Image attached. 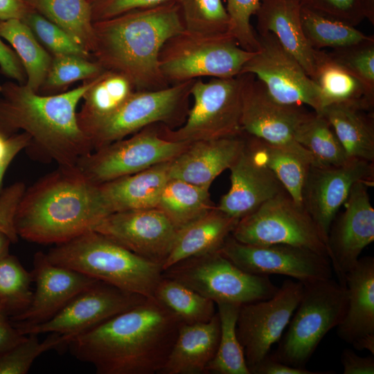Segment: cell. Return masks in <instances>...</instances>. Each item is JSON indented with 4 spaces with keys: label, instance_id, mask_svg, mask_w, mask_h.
<instances>
[{
    "label": "cell",
    "instance_id": "obj_1",
    "mask_svg": "<svg viewBox=\"0 0 374 374\" xmlns=\"http://www.w3.org/2000/svg\"><path fill=\"white\" fill-rule=\"evenodd\" d=\"M181 320L154 297L75 337L68 346L98 374L161 373Z\"/></svg>",
    "mask_w": 374,
    "mask_h": 374
},
{
    "label": "cell",
    "instance_id": "obj_2",
    "mask_svg": "<svg viewBox=\"0 0 374 374\" xmlns=\"http://www.w3.org/2000/svg\"><path fill=\"white\" fill-rule=\"evenodd\" d=\"M94 78L52 95H42L17 82L1 84L0 133L9 137L24 132L30 138L26 149L33 156L60 167H75L92 152L78 125L76 109Z\"/></svg>",
    "mask_w": 374,
    "mask_h": 374
},
{
    "label": "cell",
    "instance_id": "obj_3",
    "mask_svg": "<svg viewBox=\"0 0 374 374\" xmlns=\"http://www.w3.org/2000/svg\"><path fill=\"white\" fill-rule=\"evenodd\" d=\"M110 213L99 184L75 167L58 166L25 189L13 224L24 240L55 245L93 230Z\"/></svg>",
    "mask_w": 374,
    "mask_h": 374
},
{
    "label": "cell",
    "instance_id": "obj_4",
    "mask_svg": "<svg viewBox=\"0 0 374 374\" xmlns=\"http://www.w3.org/2000/svg\"><path fill=\"white\" fill-rule=\"evenodd\" d=\"M93 26L91 55L103 69L125 76L135 91L170 86L159 56L165 42L185 29L177 1L94 21Z\"/></svg>",
    "mask_w": 374,
    "mask_h": 374
},
{
    "label": "cell",
    "instance_id": "obj_5",
    "mask_svg": "<svg viewBox=\"0 0 374 374\" xmlns=\"http://www.w3.org/2000/svg\"><path fill=\"white\" fill-rule=\"evenodd\" d=\"M46 254L55 265L146 298L154 297L163 274L161 264L138 256L94 230L55 244Z\"/></svg>",
    "mask_w": 374,
    "mask_h": 374
},
{
    "label": "cell",
    "instance_id": "obj_6",
    "mask_svg": "<svg viewBox=\"0 0 374 374\" xmlns=\"http://www.w3.org/2000/svg\"><path fill=\"white\" fill-rule=\"evenodd\" d=\"M303 284V294L289 323L270 355L285 364L305 368L320 341L342 321L347 290L332 278Z\"/></svg>",
    "mask_w": 374,
    "mask_h": 374
},
{
    "label": "cell",
    "instance_id": "obj_7",
    "mask_svg": "<svg viewBox=\"0 0 374 374\" xmlns=\"http://www.w3.org/2000/svg\"><path fill=\"white\" fill-rule=\"evenodd\" d=\"M255 53L241 48L228 33L202 34L184 29L163 45L159 64L170 85L206 76L230 78L240 74Z\"/></svg>",
    "mask_w": 374,
    "mask_h": 374
},
{
    "label": "cell",
    "instance_id": "obj_8",
    "mask_svg": "<svg viewBox=\"0 0 374 374\" xmlns=\"http://www.w3.org/2000/svg\"><path fill=\"white\" fill-rule=\"evenodd\" d=\"M163 276L176 280L215 303L242 305L267 299L278 288L268 276L247 273L219 251L182 260L166 269Z\"/></svg>",
    "mask_w": 374,
    "mask_h": 374
},
{
    "label": "cell",
    "instance_id": "obj_9",
    "mask_svg": "<svg viewBox=\"0 0 374 374\" xmlns=\"http://www.w3.org/2000/svg\"><path fill=\"white\" fill-rule=\"evenodd\" d=\"M244 75L230 78H214L208 82L194 80L190 96L194 103L183 125L176 130L159 129L165 139L192 143L242 134L240 126L242 93Z\"/></svg>",
    "mask_w": 374,
    "mask_h": 374
},
{
    "label": "cell",
    "instance_id": "obj_10",
    "mask_svg": "<svg viewBox=\"0 0 374 374\" xmlns=\"http://www.w3.org/2000/svg\"><path fill=\"white\" fill-rule=\"evenodd\" d=\"M231 235L255 245L285 244L308 249L328 258L327 246L311 216L287 191L241 218Z\"/></svg>",
    "mask_w": 374,
    "mask_h": 374
},
{
    "label": "cell",
    "instance_id": "obj_11",
    "mask_svg": "<svg viewBox=\"0 0 374 374\" xmlns=\"http://www.w3.org/2000/svg\"><path fill=\"white\" fill-rule=\"evenodd\" d=\"M150 126L82 157L76 169L90 181L101 184L170 161L190 143L168 140Z\"/></svg>",
    "mask_w": 374,
    "mask_h": 374
},
{
    "label": "cell",
    "instance_id": "obj_12",
    "mask_svg": "<svg viewBox=\"0 0 374 374\" xmlns=\"http://www.w3.org/2000/svg\"><path fill=\"white\" fill-rule=\"evenodd\" d=\"M194 80L134 91L114 114L85 132L92 152L157 123H170L181 116Z\"/></svg>",
    "mask_w": 374,
    "mask_h": 374
},
{
    "label": "cell",
    "instance_id": "obj_13",
    "mask_svg": "<svg viewBox=\"0 0 374 374\" xmlns=\"http://www.w3.org/2000/svg\"><path fill=\"white\" fill-rule=\"evenodd\" d=\"M257 37L259 49L244 64L240 74L253 75L277 103L293 106L305 105L320 112L319 87L299 62L271 33H257Z\"/></svg>",
    "mask_w": 374,
    "mask_h": 374
},
{
    "label": "cell",
    "instance_id": "obj_14",
    "mask_svg": "<svg viewBox=\"0 0 374 374\" xmlns=\"http://www.w3.org/2000/svg\"><path fill=\"white\" fill-rule=\"evenodd\" d=\"M303 290L301 282L286 279L271 297L240 305L236 333L249 371L279 341L299 303Z\"/></svg>",
    "mask_w": 374,
    "mask_h": 374
},
{
    "label": "cell",
    "instance_id": "obj_15",
    "mask_svg": "<svg viewBox=\"0 0 374 374\" xmlns=\"http://www.w3.org/2000/svg\"><path fill=\"white\" fill-rule=\"evenodd\" d=\"M244 75L240 116L242 132L290 151L314 166L310 153L294 139L299 126L310 112L302 106L277 103L253 75Z\"/></svg>",
    "mask_w": 374,
    "mask_h": 374
},
{
    "label": "cell",
    "instance_id": "obj_16",
    "mask_svg": "<svg viewBox=\"0 0 374 374\" xmlns=\"http://www.w3.org/2000/svg\"><path fill=\"white\" fill-rule=\"evenodd\" d=\"M219 251L237 267L251 274L284 275L302 283L332 276L328 258L297 246L248 244L230 235Z\"/></svg>",
    "mask_w": 374,
    "mask_h": 374
},
{
    "label": "cell",
    "instance_id": "obj_17",
    "mask_svg": "<svg viewBox=\"0 0 374 374\" xmlns=\"http://www.w3.org/2000/svg\"><path fill=\"white\" fill-rule=\"evenodd\" d=\"M146 297L98 280L74 296L48 321L20 331L23 335L57 332L74 337L142 303Z\"/></svg>",
    "mask_w": 374,
    "mask_h": 374
},
{
    "label": "cell",
    "instance_id": "obj_18",
    "mask_svg": "<svg viewBox=\"0 0 374 374\" xmlns=\"http://www.w3.org/2000/svg\"><path fill=\"white\" fill-rule=\"evenodd\" d=\"M358 181L373 185V163L351 159L339 166H310L302 192V204L327 246L331 224Z\"/></svg>",
    "mask_w": 374,
    "mask_h": 374
},
{
    "label": "cell",
    "instance_id": "obj_19",
    "mask_svg": "<svg viewBox=\"0 0 374 374\" xmlns=\"http://www.w3.org/2000/svg\"><path fill=\"white\" fill-rule=\"evenodd\" d=\"M373 185L358 181L351 188L345 211L332 221L327 240L328 258L339 283L357 262L362 251L374 240V209L368 189Z\"/></svg>",
    "mask_w": 374,
    "mask_h": 374
},
{
    "label": "cell",
    "instance_id": "obj_20",
    "mask_svg": "<svg viewBox=\"0 0 374 374\" xmlns=\"http://www.w3.org/2000/svg\"><path fill=\"white\" fill-rule=\"evenodd\" d=\"M132 252L163 265L177 229L157 208L114 212L94 228Z\"/></svg>",
    "mask_w": 374,
    "mask_h": 374
},
{
    "label": "cell",
    "instance_id": "obj_21",
    "mask_svg": "<svg viewBox=\"0 0 374 374\" xmlns=\"http://www.w3.org/2000/svg\"><path fill=\"white\" fill-rule=\"evenodd\" d=\"M32 273L35 289L31 302L23 313L11 319L19 332L48 321L74 296L98 281L72 269L52 263L42 251L34 255Z\"/></svg>",
    "mask_w": 374,
    "mask_h": 374
},
{
    "label": "cell",
    "instance_id": "obj_22",
    "mask_svg": "<svg viewBox=\"0 0 374 374\" xmlns=\"http://www.w3.org/2000/svg\"><path fill=\"white\" fill-rule=\"evenodd\" d=\"M229 170L230 189L216 208L239 220L286 191L272 171L256 158L246 139L242 152Z\"/></svg>",
    "mask_w": 374,
    "mask_h": 374
},
{
    "label": "cell",
    "instance_id": "obj_23",
    "mask_svg": "<svg viewBox=\"0 0 374 374\" xmlns=\"http://www.w3.org/2000/svg\"><path fill=\"white\" fill-rule=\"evenodd\" d=\"M347 308L337 334L355 350L374 355V258H359L345 276Z\"/></svg>",
    "mask_w": 374,
    "mask_h": 374
},
{
    "label": "cell",
    "instance_id": "obj_24",
    "mask_svg": "<svg viewBox=\"0 0 374 374\" xmlns=\"http://www.w3.org/2000/svg\"><path fill=\"white\" fill-rule=\"evenodd\" d=\"M244 134L192 142L170 161V179L210 188L213 180L229 169L242 152Z\"/></svg>",
    "mask_w": 374,
    "mask_h": 374
},
{
    "label": "cell",
    "instance_id": "obj_25",
    "mask_svg": "<svg viewBox=\"0 0 374 374\" xmlns=\"http://www.w3.org/2000/svg\"><path fill=\"white\" fill-rule=\"evenodd\" d=\"M301 10L299 0H262L255 13L257 33L274 34L312 80L316 49L310 46L303 33Z\"/></svg>",
    "mask_w": 374,
    "mask_h": 374
},
{
    "label": "cell",
    "instance_id": "obj_26",
    "mask_svg": "<svg viewBox=\"0 0 374 374\" xmlns=\"http://www.w3.org/2000/svg\"><path fill=\"white\" fill-rule=\"evenodd\" d=\"M220 335L217 313L208 322L182 323L161 374H202L215 355Z\"/></svg>",
    "mask_w": 374,
    "mask_h": 374
},
{
    "label": "cell",
    "instance_id": "obj_27",
    "mask_svg": "<svg viewBox=\"0 0 374 374\" xmlns=\"http://www.w3.org/2000/svg\"><path fill=\"white\" fill-rule=\"evenodd\" d=\"M170 162L99 184L111 212L156 208L170 179Z\"/></svg>",
    "mask_w": 374,
    "mask_h": 374
},
{
    "label": "cell",
    "instance_id": "obj_28",
    "mask_svg": "<svg viewBox=\"0 0 374 374\" xmlns=\"http://www.w3.org/2000/svg\"><path fill=\"white\" fill-rule=\"evenodd\" d=\"M238 221L214 206L177 231L163 270L182 260L219 251Z\"/></svg>",
    "mask_w": 374,
    "mask_h": 374
},
{
    "label": "cell",
    "instance_id": "obj_29",
    "mask_svg": "<svg viewBox=\"0 0 374 374\" xmlns=\"http://www.w3.org/2000/svg\"><path fill=\"white\" fill-rule=\"evenodd\" d=\"M319 113L332 125L349 159L373 163V110L355 105L333 104Z\"/></svg>",
    "mask_w": 374,
    "mask_h": 374
},
{
    "label": "cell",
    "instance_id": "obj_30",
    "mask_svg": "<svg viewBox=\"0 0 374 374\" xmlns=\"http://www.w3.org/2000/svg\"><path fill=\"white\" fill-rule=\"evenodd\" d=\"M312 80L319 89L321 111L333 104L355 105L373 110L374 97L356 77L321 50L316 49Z\"/></svg>",
    "mask_w": 374,
    "mask_h": 374
},
{
    "label": "cell",
    "instance_id": "obj_31",
    "mask_svg": "<svg viewBox=\"0 0 374 374\" xmlns=\"http://www.w3.org/2000/svg\"><path fill=\"white\" fill-rule=\"evenodd\" d=\"M134 91L131 82L121 73L105 70L96 77L84 93L81 109L77 112L78 123L84 134L114 114Z\"/></svg>",
    "mask_w": 374,
    "mask_h": 374
},
{
    "label": "cell",
    "instance_id": "obj_32",
    "mask_svg": "<svg viewBox=\"0 0 374 374\" xmlns=\"http://www.w3.org/2000/svg\"><path fill=\"white\" fill-rule=\"evenodd\" d=\"M27 6L65 30L91 54L94 34L89 0H23Z\"/></svg>",
    "mask_w": 374,
    "mask_h": 374
},
{
    "label": "cell",
    "instance_id": "obj_33",
    "mask_svg": "<svg viewBox=\"0 0 374 374\" xmlns=\"http://www.w3.org/2000/svg\"><path fill=\"white\" fill-rule=\"evenodd\" d=\"M0 35L10 43L20 59L26 75L25 84L39 93L49 69L52 55L20 19L0 21Z\"/></svg>",
    "mask_w": 374,
    "mask_h": 374
},
{
    "label": "cell",
    "instance_id": "obj_34",
    "mask_svg": "<svg viewBox=\"0 0 374 374\" xmlns=\"http://www.w3.org/2000/svg\"><path fill=\"white\" fill-rule=\"evenodd\" d=\"M215 206L209 189L177 179H170L161 193L157 208L178 230L199 218Z\"/></svg>",
    "mask_w": 374,
    "mask_h": 374
},
{
    "label": "cell",
    "instance_id": "obj_35",
    "mask_svg": "<svg viewBox=\"0 0 374 374\" xmlns=\"http://www.w3.org/2000/svg\"><path fill=\"white\" fill-rule=\"evenodd\" d=\"M244 134L256 158L272 171L292 199L303 206V188L312 165L290 151Z\"/></svg>",
    "mask_w": 374,
    "mask_h": 374
},
{
    "label": "cell",
    "instance_id": "obj_36",
    "mask_svg": "<svg viewBox=\"0 0 374 374\" xmlns=\"http://www.w3.org/2000/svg\"><path fill=\"white\" fill-rule=\"evenodd\" d=\"M294 139L308 151L316 166H339L348 158L335 130L326 117L310 112L299 126Z\"/></svg>",
    "mask_w": 374,
    "mask_h": 374
},
{
    "label": "cell",
    "instance_id": "obj_37",
    "mask_svg": "<svg viewBox=\"0 0 374 374\" xmlns=\"http://www.w3.org/2000/svg\"><path fill=\"white\" fill-rule=\"evenodd\" d=\"M215 305L220 322V340L215 355L206 366L205 373L250 374L236 333L240 305L225 302Z\"/></svg>",
    "mask_w": 374,
    "mask_h": 374
},
{
    "label": "cell",
    "instance_id": "obj_38",
    "mask_svg": "<svg viewBox=\"0 0 374 374\" xmlns=\"http://www.w3.org/2000/svg\"><path fill=\"white\" fill-rule=\"evenodd\" d=\"M154 297L174 312L186 324L209 321L217 313L216 305L184 285L163 276Z\"/></svg>",
    "mask_w": 374,
    "mask_h": 374
},
{
    "label": "cell",
    "instance_id": "obj_39",
    "mask_svg": "<svg viewBox=\"0 0 374 374\" xmlns=\"http://www.w3.org/2000/svg\"><path fill=\"white\" fill-rule=\"evenodd\" d=\"M301 25L305 37L317 50L340 48L373 37L344 21L328 17L301 6Z\"/></svg>",
    "mask_w": 374,
    "mask_h": 374
},
{
    "label": "cell",
    "instance_id": "obj_40",
    "mask_svg": "<svg viewBox=\"0 0 374 374\" xmlns=\"http://www.w3.org/2000/svg\"><path fill=\"white\" fill-rule=\"evenodd\" d=\"M33 283L32 271L26 270L16 256L8 254L0 260V306L10 319L28 308Z\"/></svg>",
    "mask_w": 374,
    "mask_h": 374
},
{
    "label": "cell",
    "instance_id": "obj_41",
    "mask_svg": "<svg viewBox=\"0 0 374 374\" xmlns=\"http://www.w3.org/2000/svg\"><path fill=\"white\" fill-rule=\"evenodd\" d=\"M37 334H28L21 341L0 355V374H26L34 361L44 353L68 346L74 338L51 332L40 341Z\"/></svg>",
    "mask_w": 374,
    "mask_h": 374
},
{
    "label": "cell",
    "instance_id": "obj_42",
    "mask_svg": "<svg viewBox=\"0 0 374 374\" xmlns=\"http://www.w3.org/2000/svg\"><path fill=\"white\" fill-rule=\"evenodd\" d=\"M185 30L202 34L229 33V16L222 0H177Z\"/></svg>",
    "mask_w": 374,
    "mask_h": 374
},
{
    "label": "cell",
    "instance_id": "obj_43",
    "mask_svg": "<svg viewBox=\"0 0 374 374\" xmlns=\"http://www.w3.org/2000/svg\"><path fill=\"white\" fill-rule=\"evenodd\" d=\"M104 71L95 60L73 55H52L51 63L40 91H45V95H52V92L64 90L75 82L94 78Z\"/></svg>",
    "mask_w": 374,
    "mask_h": 374
},
{
    "label": "cell",
    "instance_id": "obj_44",
    "mask_svg": "<svg viewBox=\"0 0 374 374\" xmlns=\"http://www.w3.org/2000/svg\"><path fill=\"white\" fill-rule=\"evenodd\" d=\"M21 21L51 55H73L87 59L92 57L91 54L76 43L65 30L36 11L30 9Z\"/></svg>",
    "mask_w": 374,
    "mask_h": 374
},
{
    "label": "cell",
    "instance_id": "obj_45",
    "mask_svg": "<svg viewBox=\"0 0 374 374\" xmlns=\"http://www.w3.org/2000/svg\"><path fill=\"white\" fill-rule=\"evenodd\" d=\"M328 55L356 77L374 97V37L348 46L332 49Z\"/></svg>",
    "mask_w": 374,
    "mask_h": 374
},
{
    "label": "cell",
    "instance_id": "obj_46",
    "mask_svg": "<svg viewBox=\"0 0 374 374\" xmlns=\"http://www.w3.org/2000/svg\"><path fill=\"white\" fill-rule=\"evenodd\" d=\"M226 1V10L229 16V33L241 48L248 51L256 52L259 49V41L250 21L262 0Z\"/></svg>",
    "mask_w": 374,
    "mask_h": 374
},
{
    "label": "cell",
    "instance_id": "obj_47",
    "mask_svg": "<svg viewBox=\"0 0 374 374\" xmlns=\"http://www.w3.org/2000/svg\"><path fill=\"white\" fill-rule=\"evenodd\" d=\"M305 7L356 26L366 19L363 0H299Z\"/></svg>",
    "mask_w": 374,
    "mask_h": 374
},
{
    "label": "cell",
    "instance_id": "obj_48",
    "mask_svg": "<svg viewBox=\"0 0 374 374\" xmlns=\"http://www.w3.org/2000/svg\"><path fill=\"white\" fill-rule=\"evenodd\" d=\"M177 0H91L93 21L109 19L139 9L150 8Z\"/></svg>",
    "mask_w": 374,
    "mask_h": 374
},
{
    "label": "cell",
    "instance_id": "obj_49",
    "mask_svg": "<svg viewBox=\"0 0 374 374\" xmlns=\"http://www.w3.org/2000/svg\"><path fill=\"white\" fill-rule=\"evenodd\" d=\"M0 70L8 78L19 84H25L26 75L18 55L7 46L0 35Z\"/></svg>",
    "mask_w": 374,
    "mask_h": 374
},
{
    "label": "cell",
    "instance_id": "obj_50",
    "mask_svg": "<svg viewBox=\"0 0 374 374\" xmlns=\"http://www.w3.org/2000/svg\"><path fill=\"white\" fill-rule=\"evenodd\" d=\"M250 374H328L312 371L306 368L294 367L274 358L269 353L259 363L249 368Z\"/></svg>",
    "mask_w": 374,
    "mask_h": 374
},
{
    "label": "cell",
    "instance_id": "obj_51",
    "mask_svg": "<svg viewBox=\"0 0 374 374\" xmlns=\"http://www.w3.org/2000/svg\"><path fill=\"white\" fill-rule=\"evenodd\" d=\"M344 374H373V355L361 357L353 350L345 348L341 354Z\"/></svg>",
    "mask_w": 374,
    "mask_h": 374
},
{
    "label": "cell",
    "instance_id": "obj_52",
    "mask_svg": "<svg viewBox=\"0 0 374 374\" xmlns=\"http://www.w3.org/2000/svg\"><path fill=\"white\" fill-rule=\"evenodd\" d=\"M26 337L19 332L10 317L0 306V355L21 341Z\"/></svg>",
    "mask_w": 374,
    "mask_h": 374
},
{
    "label": "cell",
    "instance_id": "obj_53",
    "mask_svg": "<svg viewBox=\"0 0 374 374\" xmlns=\"http://www.w3.org/2000/svg\"><path fill=\"white\" fill-rule=\"evenodd\" d=\"M30 9L23 0H0V21L22 20Z\"/></svg>",
    "mask_w": 374,
    "mask_h": 374
},
{
    "label": "cell",
    "instance_id": "obj_54",
    "mask_svg": "<svg viewBox=\"0 0 374 374\" xmlns=\"http://www.w3.org/2000/svg\"><path fill=\"white\" fill-rule=\"evenodd\" d=\"M12 232L10 215L7 209L0 204V260L9 254L11 243H13L9 235Z\"/></svg>",
    "mask_w": 374,
    "mask_h": 374
},
{
    "label": "cell",
    "instance_id": "obj_55",
    "mask_svg": "<svg viewBox=\"0 0 374 374\" xmlns=\"http://www.w3.org/2000/svg\"><path fill=\"white\" fill-rule=\"evenodd\" d=\"M19 152H12L0 159V195L3 191V179L5 172Z\"/></svg>",
    "mask_w": 374,
    "mask_h": 374
},
{
    "label": "cell",
    "instance_id": "obj_56",
    "mask_svg": "<svg viewBox=\"0 0 374 374\" xmlns=\"http://www.w3.org/2000/svg\"><path fill=\"white\" fill-rule=\"evenodd\" d=\"M366 18L371 23L374 24V0H363Z\"/></svg>",
    "mask_w": 374,
    "mask_h": 374
},
{
    "label": "cell",
    "instance_id": "obj_57",
    "mask_svg": "<svg viewBox=\"0 0 374 374\" xmlns=\"http://www.w3.org/2000/svg\"><path fill=\"white\" fill-rule=\"evenodd\" d=\"M91 1V0H89V1Z\"/></svg>",
    "mask_w": 374,
    "mask_h": 374
}]
</instances>
